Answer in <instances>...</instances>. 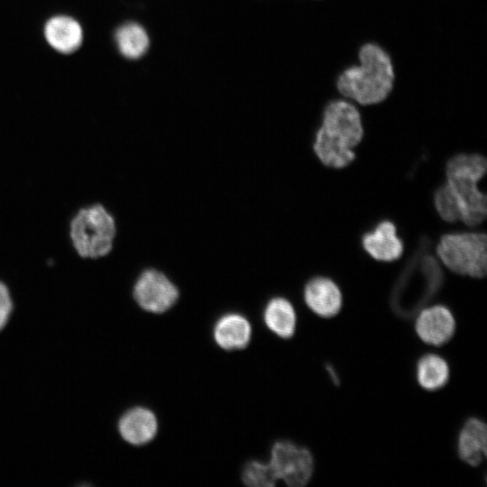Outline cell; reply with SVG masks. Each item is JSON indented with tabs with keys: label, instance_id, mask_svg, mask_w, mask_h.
Returning <instances> with one entry per match:
<instances>
[{
	"label": "cell",
	"instance_id": "obj_1",
	"mask_svg": "<svg viewBox=\"0 0 487 487\" xmlns=\"http://www.w3.org/2000/svg\"><path fill=\"white\" fill-rule=\"evenodd\" d=\"M363 136L361 115L357 108L345 100L327 105L317 130L314 152L326 167L341 169L355 158L353 151Z\"/></svg>",
	"mask_w": 487,
	"mask_h": 487
},
{
	"label": "cell",
	"instance_id": "obj_2",
	"mask_svg": "<svg viewBox=\"0 0 487 487\" xmlns=\"http://www.w3.org/2000/svg\"><path fill=\"white\" fill-rule=\"evenodd\" d=\"M360 65L345 69L337 80L339 92L361 105L386 98L394 73L389 55L378 45L365 44L359 52Z\"/></svg>",
	"mask_w": 487,
	"mask_h": 487
},
{
	"label": "cell",
	"instance_id": "obj_3",
	"mask_svg": "<svg viewBox=\"0 0 487 487\" xmlns=\"http://www.w3.org/2000/svg\"><path fill=\"white\" fill-rule=\"evenodd\" d=\"M486 170V160L479 154H458L446 163L445 183L457 203L461 221L468 226H477L486 217V196L478 188Z\"/></svg>",
	"mask_w": 487,
	"mask_h": 487
},
{
	"label": "cell",
	"instance_id": "obj_4",
	"mask_svg": "<svg viewBox=\"0 0 487 487\" xmlns=\"http://www.w3.org/2000/svg\"><path fill=\"white\" fill-rule=\"evenodd\" d=\"M116 233L113 216L100 204L79 209L69 224V237L82 258L97 259L107 255Z\"/></svg>",
	"mask_w": 487,
	"mask_h": 487
},
{
	"label": "cell",
	"instance_id": "obj_5",
	"mask_svg": "<svg viewBox=\"0 0 487 487\" xmlns=\"http://www.w3.org/2000/svg\"><path fill=\"white\" fill-rule=\"evenodd\" d=\"M487 240L483 233H450L441 236L436 255L449 271L483 278L487 271Z\"/></svg>",
	"mask_w": 487,
	"mask_h": 487
},
{
	"label": "cell",
	"instance_id": "obj_6",
	"mask_svg": "<svg viewBox=\"0 0 487 487\" xmlns=\"http://www.w3.org/2000/svg\"><path fill=\"white\" fill-rule=\"evenodd\" d=\"M269 463L277 479L292 487L306 485L314 471L311 453L307 448L286 440L278 441L273 445Z\"/></svg>",
	"mask_w": 487,
	"mask_h": 487
},
{
	"label": "cell",
	"instance_id": "obj_7",
	"mask_svg": "<svg viewBox=\"0 0 487 487\" xmlns=\"http://www.w3.org/2000/svg\"><path fill=\"white\" fill-rule=\"evenodd\" d=\"M133 298L144 310L160 314L169 310L177 302L179 290L164 273L148 269L136 280Z\"/></svg>",
	"mask_w": 487,
	"mask_h": 487
},
{
	"label": "cell",
	"instance_id": "obj_8",
	"mask_svg": "<svg viewBox=\"0 0 487 487\" xmlns=\"http://www.w3.org/2000/svg\"><path fill=\"white\" fill-rule=\"evenodd\" d=\"M416 332L426 344L441 345L448 342L455 329V321L451 311L441 305L427 308L416 320Z\"/></svg>",
	"mask_w": 487,
	"mask_h": 487
},
{
	"label": "cell",
	"instance_id": "obj_9",
	"mask_svg": "<svg viewBox=\"0 0 487 487\" xmlns=\"http://www.w3.org/2000/svg\"><path fill=\"white\" fill-rule=\"evenodd\" d=\"M304 300L317 316L332 317L342 308L343 297L338 286L329 278L315 277L304 288Z\"/></svg>",
	"mask_w": 487,
	"mask_h": 487
},
{
	"label": "cell",
	"instance_id": "obj_10",
	"mask_svg": "<svg viewBox=\"0 0 487 487\" xmlns=\"http://www.w3.org/2000/svg\"><path fill=\"white\" fill-rule=\"evenodd\" d=\"M362 244L372 258L380 262L396 261L403 253L402 241L390 221H382L372 231L364 234Z\"/></svg>",
	"mask_w": 487,
	"mask_h": 487
},
{
	"label": "cell",
	"instance_id": "obj_11",
	"mask_svg": "<svg viewBox=\"0 0 487 487\" xmlns=\"http://www.w3.org/2000/svg\"><path fill=\"white\" fill-rule=\"evenodd\" d=\"M43 34L48 44L61 54L75 52L83 41L80 23L69 15L51 17L44 25Z\"/></svg>",
	"mask_w": 487,
	"mask_h": 487
},
{
	"label": "cell",
	"instance_id": "obj_12",
	"mask_svg": "<svg viewBox=\"0 0 487 487\" xmlns=\"http://www.w3.org/2000/svg\"><path fill=\"white\" fill-rule=\"evenodd\" d=\"M118 429L126 442L142 446L154 438L158 429L157 418L149 409L135 407L121 417Z\"/></svg>",
	"mask_w": 487,
	"mask_h": 487
},
{
	"label": "cell",
	"instance_id": "obj_13",
	"mask_svg": "<svg viewBox=\"0 0 487 487\" xmlns=\"http://www.w3.org/2000/svg\"><path fill=\"white\" fill-rule=\"evenodd\" d=\"M486 425L475 418L466 420L458 436L459 457L467 464L477 466L486 456Z\"/></svg>",
	"mask_w": 487,
	"mask_h": 487
},
{
	"label": "cell",
	"instance_id": "obj_14",
	"mask_svg": "<svg viewBox=\"0 0 487 487\" xmlns=\"http://www.w3.org/2000/svg\"><path fill=\"white\" fill-rule=\"evenodd\" d=\"M252 328L242 315L229 313L222 316L215 324L214 339L225 350H240L247 346Z\"/></svg>",
	"mask_w": 487,
	"mask_h": 487
},
{
	"label": "cell",
	"instance_id": "obj_15",
	"mask_svg": "<svg viewBox=\"0 0 487 487\" xmlns=\"http://www.w3.org/2000/svg\"><path fill=\"white\" fill-rule=\"evenodd\" d=\"M115 41L120 54L127 60H138L150 48V37L144 27L135 22L120 25L115 32Z\"/></svg>",
	"mask_w": 487,
	"mask_h": 487
},
{
	"label": "cell",
	"instance_id": "obj_16",
	"mask_svg": "<svg viewBox=\"0 0 487 487\" xmlns=\"http://www.w3.org/2000/svg\"><path fill=\"white\" fill-rule=\"evenodd\" d=\"M263 319L267 327L282 338H289L296 328V312L292 304L284 298L271 299L266 305Z\"/></svg>",
	"mask_w": 487,
	"mask_h": 487
},
{
	"label": "cell",
	"instance_id": "obj_17",
	"mask_svg": "<svg viewBox=\"0 0 487 487\" xmlns=\"http://www.w3.org/2000/svg\"><path fill=\"white\" fill-rule=\"evenodd\" d=\"M449 379V368L446 362L439 355L428 354L423 355L417 363V380L427 391L442 388Z\"/></svg>",
	"mask_w": 487,
	"mask_h": 487
},
{
	"label": "cell",
	"instance_id": "obj_18",
	"mask_svg": "<svg viewBox=\"0 0 487 487\" xmlns=\"http://www.w3.org/2000/svg\"><path fill=\"white\" fill-rule=\"evenodd\" d=\"M244 483L251 487H271L278 481L270 464L256 460L248 462L242 471Z\"/></svg>",
	"mask_w": 487,
	"mask_h": 487
},
{
	"label": "cell",
	"instance_id": "obj_19",
	"mask_svg": "<svg viewBox=\"0 0 487 487\" xmlns=\"http://www.w3.org/2000/svg\"><path fill=\"white\" fill-rule=\"evenodd\" d=\"M434 204L440 217L448 223L461 221L457 203L446 183L440 186L434 195Z\"/></svg>",
	"mask_w": 487,
	"mask_h": 487
},
{
	"label": "cell",
	"instance_id": "obj_20",
	"mask_svg": "<svg viewBox=\"0 0 487 487\" xmlns=\"http://www.w3.org/2000/svg\"><path fill=\"white\" fill-rule=\"evenodd\" d=\"M13 309L11 295L7 286L0 280V330L7 323Z\"/></svg>",
	"mask_w": 487,
	"mask_h": 487
},
{
	"label": "cell",
	"instance_id": "obj_21",
	"mask_svg": "<svg viewBox=\"0 0 487 487\" xmlns=\"http://www.w3.org/2000/svg\"><path fill=\"white\" fill-rule=\"evenodd\" d=\"M326 371L331 375V378L335 383H338V376L336 372L334 371V369L330 365H326Z\"/></svg>",
	"mask_w": 487,
	"mask_h": 487
}]
</instances>
